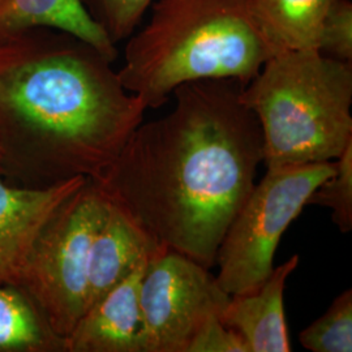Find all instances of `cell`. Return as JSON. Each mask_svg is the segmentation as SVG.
<instances>
[{"mask_svg": "<svg viewBox=\"0 0 352 352\" xmlns=\"http://www.w3.org/2000/svg\"><path fill=\"white\" fill-rule=\"evenodd\" d=\"M241 89L234 80L177 87L173 110L141 123L91 179L160 245L208 269L264 164L261 126Z\"/></svg>", "mask_w": 352, "mask_h": 352, "instance_id": "1", "label": "cell"}, {"mask_svg": "<svg viewBox=\"0 0 352 352\" xmlns=\"http://www.w3.org/2000/svg\"><path fill=\"white\" fill-rule=\"evenodd\" d=\"M146 106L87 41L50 26L0 36V175L42 189L98 179Z\"/></svg>", "mask_w": 352, "mask_h": 352, "instance_id": "2", "label": "cell"}, {"mask_svg": "<svg viewBox=\"0 0 352 352\" xmlns=\"http://www.w3.org/2000/svg\"><path fill=\"white\" fill-rule=\"evenodd\" d=\"M148 21L128 38L122 85L146 109H160L177 87L234 80L245 87L274 50L250 0H154Z\"/></svg>", "mask_w": 352, "mask_h": 352, "instance_id": "3", "label": "cell"}, {"mask_svg": "<svg viewBox=\"0 0 352 352\" xmlns=\"http://www.w3.org/2000/svg\"><path fill=\"white\" fill-rule=\"evenodd\" d=\"M256 115L266 168L324 164L352 142V63L316 49L272 56L240 91Z\"/></svg>", "mask_w": 352, "mask_h": 352, "instance_id": "4", "label": "cell"}, {"mask_svg": "<svg viewBox=\"0 0 352 352\" xmlns=\"http://www.w3.org/2000/svg\"><path fill=\"white\" fill-rule=\"evenodd\" d=\"M107 208L104 193L87 179L43 227L16 287L64 340L85 312L90 247Z\"/></svg>", "mask_w": 352, "mask_h": 352, "instance_id": "5", "label": "cell"}, {"mask_svg": "<svg viewBox=\"0 0 352 352\" xmlns=\"http://www.w3.org/2000/svg\"><path fill=\"white\" fill-rule=\"evenodd\" d=\"M334 173L336 161L266 168L217 252L215 277L230 296L257 289L272 274L280 238L314 190Z\"/></svg>", "mask_w": 352, "mask_h": 352, "instance_id": "6", "label": "cell"}, {"mask_svg": "<svg viewBox=\"0 0 352 352\" xmlns=\"http://www.w3.org/2000/svg\"><path fill=\"white\" fill-rule=\"evenodd\" d=\"M210 269L167 251L146 266L140 289L141 352H187L204 322L230 300Z\"/></svg>", "mask_w": 352, "mask_h": 352, "instance_id": "7", "label": "cell"}, {"mask_svg": "<svg viewBox=\"0 0 352 352\" xmlns=\"http://www.w3.org/2000/svg\"><path fill=\"white\" fill-rule=\"evenodd\" d=\"M87 177L32 189L14 187L0 175V285L17 287L39 234L60 204Z\"/></svg>", "mask_w": 352, "mask_h": 352, "instance_id": "8", "label": "cell"}, {"mask_svg": "<svg viewBox=\"0 0 352 352\" xmlns=\"http://www.w3.org/2000/svg\"><path fill=\"white\" fill-rule=\"evenodd\" d=\"M149 263L140 264L85 309L65 338V352H141L140 289Z\"/></svg>", "mask_w": 352, "mask_h": 352, "instance_id": "9", "label": "cell"}, {"mask_svg": "<svg viewBox=\"0 0 352 352\" xmlns=\"http://www.w3.org/2000/svg\"><path fill=\"white\" fill-rule=\"evenodd\" d=\"M167 252L141 227L109 201L107 213L98 228L89 254L87 305L128 277L140 264Z\"/></svg>", "mask_w": 352, "mask_h": 352, "instance_id": "10", "label": "cell"}, {"mask_svg": "<svg viewBox=\"0 0 352 352\" xmlns=\"http://www.w3.org/2000/svg\"><path fill=\"white\" fill-rule=\"evenodd\" d=\"M298 265L299 256L294 254L274 267L257 289L230 296L219 318L239 334L248 352L291 351L285 289Z\"/></svg>", "mask_w": 352, "mask_h": 352, "instance_id": "11", "label": "cell"}, {"mask_svg": "<svg viewBox=\"0 0 352 352\" xmlns=\"http://www.w3.org/2000/svg\"><path fill=\"white\" fill-rule=\"evenodd\" d=\"M33 26L69 32L94 46L110 62L118 58L116 46L90 19L80 0H0V36Z\"/></svg>", "mask_w": 352, "mask_h": 352, "instance_id": "12", "label": "cell"}, {"mask_svg": "<svg viewBox=\"0 0 352 352\" xmlns=\"http://www.w3.org/2000/svg\"><path fill=\"white\" fill-rule=\"evenodd\" d=\"M336 0H250L252 16L276 55L316 49L322 21Z\"/></svg>", "mask_w": 352, "mask_h": 352, "instance_id": "13", "label": "cell"}, {"mask_svg": "<svg viewBox=\"0 0 352 352\" xmlns=\"http://www.w3.org/2000/svg\"><path fill=\"white\" fill-rule=\"evenodd\" d=\"M0 352H65V340L20 289L7 285H0Z\"/></svg>", "mask_w": 352, "mask_h": 352, "instance_id": "14", "label": "cell"}, {"mask_svg": "<svg viewBox=\"0 0 352 352\" xmlns=\"http://www.w3.org/2000/svg\"><path fill=\"white\" fill-rule=\"evenodd\" d=\"M299 340L308 351L351 352V289L337 296L324 315L302 330Z\"/></svg>", "mask_w": 352, "mask_h": 352, "instance_id": "15", "label": "cell"}, {"mask_svg": "<svg viewBox=\"0 0 352 352\" xmlns=\"http://www.w3.org/2000/svg\"><path fill=\"white\" fill-rule=\"evenodd\" d=\"M308 205L327 206L331 221L347 234L352 230V142L336 161V173L322 182L311 195Z\"/></svg>", "mask_w": 352, "mask_h": 352, "instance_id": "16", "label": "cell"}, {"mask_svg": "<svg viewBox=\"0 0 352 352\" xmlns=\"http://www.w3.org/2000/svg\"><path fill=\"white\" fill-rule=\"evenodd\" d=\"M115 46L133 34L154 0H80Z\"/></svg>", "mask_w": 352, "mask_h": 352, "instance_id": "17", "label": "cell"}, {"mask_svg": "<svg viewBox=\"0 0 352 352\" xmlns=\"http://www.w3.org/2000/svg\"><path fill=\"white\" fill-rule=\"evenodd\" d=\"M317 50L340 62L352 63V3L336 0L322 21Z\"/></svg>", "mask_w": 352, "mask_h": 352, "instance_id": "18", "label": "cell"}, {"mask_svg": "<svg viewBox=\"0 0 352 352\" xmlns=\"http://www.w3.org/2000/svg\"><path fill=\"white\" fill-rule=\"evenodd\" d=\"M187 352H248L239 334L214 316L208 318L188 344Z\"/></svg>", "mask_w": 352, "mask_h": 352, "instance_id": "19", "label": "cell"}]
</instances>
